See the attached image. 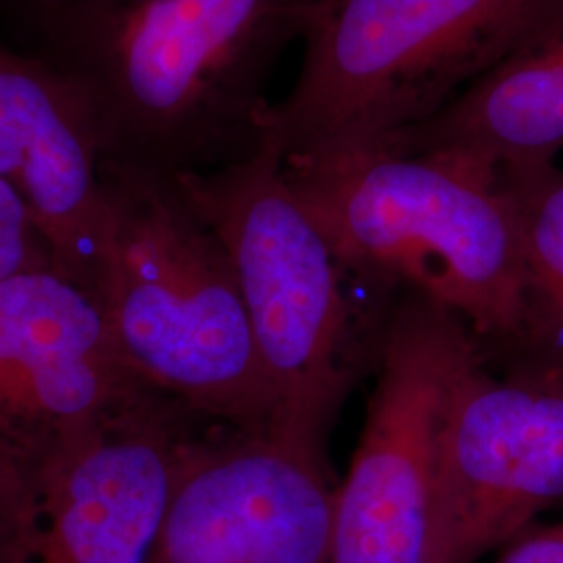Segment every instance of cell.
I'll return each mask as SVG.
<instances>
[{
	"instance_id": "6da1fadb",
	"label": "cell",
	"mask_w": 563,
	"mask_h": 563,
	"mask_svg": "<svg viewBox=\"0 0 563 563\" xmlns=\"http://www.w3.org/2000/svg\"><path fill=\"white\" fill-rule=\"evenodd\" d=\"M323 0H71L42 18L46 59L90 95L102 159L202 174L263 142L265 90Z\"/></svg>"
},
{
	"instance_id": "7a4b0ae2",
	"label": "cell",
	"mask_w": 563,
	"mask_h": 563,
	"mask_svg": "<svg viewBox=\"0 0 563 563\" xmlns=\"http://www.w3.org/2000/svg\"><path fill=\"white\" fill-rule=\"evenodd\" d=\"M346 280L390 305L439 302L488 365L507 360L522 316V244L499 174L444 153L374 151L284 162Z\"/></svg>"
},
{
	"instance_id": "3957f363",
	"label": "cell",
	"mask_w": 563,
	"mask_h": 563,
	"mask_svg": "<svg viewBox=\"0 0 563 563\" xmlns=\"http://www.w3.org/2000/svg\"><path fill=\"white\" fill-rule=\"evenodd\" d=\"M88 290L123 365L202 422L274 430L276 397L222 242L169 176L102 162Z\"/></svg>"
},
{
	"instance_id": "277c9868",
	"label": "cell",
	"mask_w": 563,
	"mask_h": 563,
	"mask_svg": "<svg viewBox=\"0 0 563 563\" xmlns=\"http://www.w3.org/2000/svg\"><path fill=\"white\" fill-rule=\"evenodd\" d=\"M563 34V0H323L263 141L284 162L393 151L509 59Z\"/></svg>"
},
{
	"instance_id": "5b68a950",
	"label": "cell",
	"mask_w": 563,
	"mask_h": 563,
	"mask_svg": "<svg viewBox=\"0 0 563 563\" xmlns=\"http://www.w3.org/2000/svg\"><path fill=\"white\" fill-rule=\"evenodd\" d=\"M174 180L234 269L276 397L274 430L325 453L360 369V323L346 276L280 153L263 141L239 162Z\"/></svg>"
},
{
	"instance_id": "8992f818",
	"label": "cell",
	"mask_w": 563,
	"mask_h": 563,
	"mask_svg": "<svg viewBox=\"0 0 563 563\" xmlns=\"http://www.w3.org/2000/svg\"><path fill=\"white\" fill-rule=\"evenodd\" d=\"M478 357V342L439 302L401 295L384 309L362 439L336 488L330 563H437L444 416Z\"/></svg>"
},
{
	"instance_id": "52a82bcc",
	"label": "cell",
	"mask_w": 563,
	"mask_h": 563,
	"mask_svg": "<svg viewBox=\"0 0 563 563\" xmlns=\"http://www.w3.org/2000/svg\"><path fill=\"white\" fill-rule=\"evenodd\" d=\"M157 397L123 365L80 282L55 267L0 282V530L102 430Z\"/></svg>"
},
{
	"instance_id": "ba28073f",
	"label": "cell",
	"mask_w": 563,
	"mask_h": 563,
	"mask_svg": "<svg viewBox=\"0 0 563 563\" xmlns=\"http://www.w3.org/2000/svg\"><path fill=\"white\" fill-rule=\"evenodd\" d=\"M563 505V378L478 357L444 416L437 563H476Z\"/></svg>"
},
{
	"instance_id": "9c48e42d",
	"label": "cell",
	"mask_w": 563,
	"mask_h": 563,
	"mask_svg": "<svg viewBox=\"0 0 563 563\" xmlns=\"http://www.w3.org/2000/svg\"><path fill=\"white\" fill-rule=\"evenodd\" d=\"M325 453L278 430L205 428L181 465L151 563H330Z\"/></svg>"
},
{
	"instance_id": "30bf717a",
	"label": "cell",
	"mask_w": 563,
	"mask_h": 563,
	"mask_svg": "<svg viewBox=\"0 0 563 563\" xmlns=\"http://www.w3.org/2000/svg\"><path fill=\"white\" fill-rule=\"evenodd\" d=\"M202 422L157 397L81 449L0 530V563H151Z\"/></svg>"
},
{
	"instance_id": "8fae6325",
	"label": "cell",
	"mask_w": 563,
	"mask_h": 563,
	"mask_svg": "<svg viewBox=\"0 0 563 563\" xmlns=\"http://www.w3.org/2000/svg\"><path fill=\"white\" fill-rule=\"evenodd\" d=\"M102 162L80 81L0 42V178L25 202L55 267L86 288L104 222Z\"/></svg>"
},
{
	"instance_id": "7c38bea8",
	"label": "cell",
	"mask_w": 563,
	"mask_h": 563,
	"mask_svg": "<svg viewBox=\"0 0 563 563\" xmlns=\"http://www.w3.org/2000/svg\"><path fill=\"white\" fill-rule=\"evenodd\" d=\"M393 151L444 153L507 172L563 151V34L493 69Z\"/></svg>"
},
{
	"instance_id": "4fadbf2b",
	"label": "cell",
	"mask_w": 563,
	"mask_h": 563,
	"mask_svg": "<svg viewBox=\"0 0 563 563\" xmlns=\"http://www.w3.org/2000/svg\"><path fill=\"white\" fill-rule=\"evenodd\" d=\"M522 244L518 341L493 367L522 365L563 378V167L547 163L499 174Z\"/></svg>"
},
{
	"instance_id": "5bb4252c",
	"label": "cell",
	"mask_w": 563,
	"mask_h": 563,
	"mask_svg": "<svg viewBox=\"0 0 563 563\" xmlns=\"http://www.w3.org/2000/svg\"><path fill=\"white\" fill-rule=\"evenodd\" d=\"M42 267H55L51 251L25 202L0 178V282Z\"/></svg>"
},
{
	"instance_id": "9a60e30c",
	"label": "cell",
	"mask_w": 563,
	"mask_h": 563,
	"mask_svg": "<svg viewBox=\"0 0 563 563\" xmlns=\"http://www.w3.org/2000/svg\"><path fill=\"white\" fill-rule=\"evenodd\" d=\"M497 563H563V520L549 526H528L505 544Z\"/></svg>"
},
{
	"instance_id": "2e32d148",
	"label": "cell",
	"mask_w": 563,
	"mask_h": 563,
	"mask_svg": "<svg viewBox=\"0 0 563 563\" xmlns=\"http://www.w3.org/2000/svg\"><path fill=\"white\" fill-rule=\"evenodd\" d=\"M18 2L25 4V7H30V9H34V11H36V15L46 18V15H51V13H55V11L63 9L65 4H69L71 0H18Z\"/></svg>"
}]
</instances>
